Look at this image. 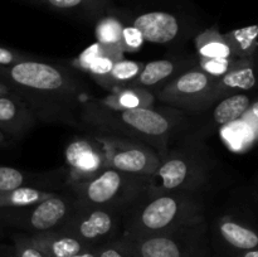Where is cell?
<instances>
[{
  "label": "cell",
  "mask_w": 258,
  "mask_h": 257,
  "mask_svg": "<svg viewBox=\"0 0 258 257\" xmlns=\"http://www.w3.org/2000/svg\"><path fill=\"white\" fill-rule=\"evenodd\" d=\"M0 81L29 106L38 121L81 127L88 88L76 68L27 58L0 67Z\"/></svg>",
  "instance_id": "cell-1"
},
{
  "label": "cell",
  "mask_w": 258,
  "mask_h": 257,
  "mask_svg": "<svg viewBox=\"0 0 258 257\" xmlns=\"http://www.w3.org/2000/svg\"><path fill=\"white\" fill-rule=\"evenodd\" d=\"M81 127L92 133L123 136L143 141L159 151L161 158L175 139L189 130L186 112L173 107L115 110L98 100H88L80 116Z\"/></svg>",
  "instance_id": "cell-2"
},
{
  "label": "cell",
  "mask_w": 258,
  "mask_h": 257,
  "mask_svg": "<svg viewBox=\"0 0 258 257\" xmlns=\"http://www.w3.org/2000/svg\"><path fill=\"white\" fill-rule=\"evenodd\" d=\"M206 221L201 193H146L123 216L122 237L154 236Z\"/></svg>",
  "instance_id": "cell-3"
},
{
  "label": "cell",
  "mask_w": 258,
  "mask_h": 257,
  "mask_svg": "<svg viewBox=\"0 0 258 257\" xmlns=\"http://www.w3.org/2000/svg\"><path fill=\"white\" fill-rule=\"evenodd\" d=\"M80 207L110 208L125 213L150 189L149 176L123 173L106 166L82 183L71 185Z\"/></svg>",
  "instance_id": "cell-4"
},
{
  "label": "cell",
  "mask_w": 258,
  "mask_h": 257,
  "mask_svg": "<svg viewBox=\"0 0 258 257\" xmlns=\"http://www.w3.org/2000/svg\"><path fill=\"white\" fill-rule=\"evenodd\" d=\"M121 238L134 257H211L207 221L166 233Z\"/></svg>",
  "instance_id": "cell-5"
},
{
  "label": "cell",
  "mask_w": 258,
  "mask_h": 257,
  "mask_svg": "<svg viewBox=\"0 0 258 257\" xmlns=\"http://www.w3.org/2000/svg\"><path fill=\"white\" fill-rule=\"evenodd\" d=\"M208 173L204 158L196 151L168 150L155 173L149 176V193H201L208 181Z\"/></svg>",
  "instance_id": "cell-6"
},
{
  "label": "cell",
  "mask_w": 258,
  "mask_h": 257,
  "mask_svg": "<svg viewBox=\"0 0 258 257\" xmlns=\"http://www.w3.org/2000/svg\"><path fill=\"white\" fill-rule=\"evenodd\" d=\"M78 208V202L70 186L47 199L12 212L0 213V218L33 234L55 232L62 228Z\"/></svg>",
  "instance_id": "cell-7"
},
{
  "label": "cell",
  "mask_w": 258,
  "mask_h": 257,
  "mask_svg": "<svg viewBox=\"0 0 258 257\" xmlns=\"http://www.w3.org/2000/svg\"><path fill=\"white\" fill-rule=\"evenodd\" d=\"M91 135L102 148L106 166L133 175L151 176L160 165L159 151L143 141L92 131Z\"/></svg>",
  "instance_id": "cell-8"
},
{
  "label": "cell",
  "mask_w": 258,
  "mask_h": 257,
  "mask_svg": "<svg viewBox=\"0 0 258 257\" xmlns=\"http://www.w3.org/2000/svg\"><path fill=\"white\" fill-rule=\"evenodd\" d=\"M216 81L217 77L209 76L199 66H194L166 83L155 98L169 107L198 115L211 107L209 98Z\"/></svg>",
  "instance_id": "cell-9"
},
{
  "label": "cell",
  "mask_w": 258,
  "mask_h": 257,
  "mask_svg": "<svg viewBox=\"0 0 258 257\" xmlns=\"http://www.w3.org/2000/svg\"><path fill=\"white\" fill-rule=\"evenodd\" d=\"M123 216V212L116 209L78 206L77 211L58 232L97 248L122 237Z\"/></svg>",
  "instance_id": "cell-10"
},
{
  "label": "cell",
  "mask_w": 258,
  "mask_h": 257,
  "mask_svg": "<svg viewBox=\"0 0 258 257\" xmlns=\"http://www.w3.org/2000/svg\"><path fill=\"white\" fill-rule=\"evenodd\" d=\"M67 186L82 183L106 168L102 148L92 135L76 136L64 149Z\"/></svg>",
  "instance_id": "cell-11"
},
{
  "label": "cell",
  "mask_w": 258,
  "mask_h": 257,
  "mask_svg": "<svg viewBox=\"0 0 258 257\" xmlns=\"http://www.w3.org/2000/svg\"><path fill=\"white\" fill-rule=\"evenodd\" d=\"M128 24L139 30L144 40L163 45L180 44L189 37L186 23L171 12L149 10L134 15Z\"/></svg>",
  "instance_id": "cell-12"
},
{
  "label": "cell",
  "mask_w": 258,
  "mask_h": 257,
  "mask_svg": "<svg viewBox=\"0 0 258 257\" xmlns=\"http://www.w3.org/2000/svg\"><path fill=\"white\" fill-rule=\"evenodd\" d=\"M194 66H198V59L193 58H186V59L164 58V59L151 60L144 65L143 70L140 71L133 85L139 86L155 96L166 83Z\"/></svg>",
  "instance_id": "cell-13"
},
{
  "label": "cell",
  "mask_w": 258,
  "mask_h": 257,
  "mask_svg": "<svg viewBox=\"0 0 258 257\" xmlns=\"http://www.w3.org/2000/svg\"><path fill=\"white\" fill-rule=\"evenodd\" d=\"M38 120L29 106L14 93L0 96V131L5 136L22 138L29 133Z\"/></svg>",
  "instance_id": "cell-14"
},
{
  "label": "cell",
  "mask_w": 258,
  "mask_h": 257,
  "mask_svg": "<svg viewBox=\"0 0 258 257\" xmlns=\"http://www.w3.org/2000/svg\"><path fill=\"white\" fill-rule=\"evenodd\" d=\"M248 58H236L231 70L222 77L217 78L212 91L209 105H213L219 98H224L233 91H248L257 82L252 60Z\"/></svg>",
  "instance_id": "cell-15"
},
{
  "label": "cell",
  "mask_w": 258,
  "mask_h": 257,
  "mask_svg": "<svg viewBox=\"0 0 258 257\" xmlns=\"http://www.w3.org/2000/svg\"><path fill=\"white\" fill-rule=\"evenodd\" d=\"M32 237L48 257H97L95 247L85 244L63 232H48L33 234Z\"/></svg>",
  "instance_id": "cell-16"
},
{
  "label": "cell",
  "mask_w": 258,
  "mask_h": 257,
  "mask_svg": "<svg viewBox=\"0 0 258 257\" xmlns=\"http://www.w3.org/2000/svg\"><path fill=\"white\" fill-rule=\"evenodd\" d=\"M48 9L78 18L96 19L111 13L113 4L111 0H30Z\"/></svg>",
  "instance_id": "cell-17"
},
{
  "label": "cell",
  "mask_w": 258,
  "mask_h": 257,
  "mask_svg": "<svg viewBox=\"0 0 258 257\" xmlns=\"http://www.w3.org/2000/svg\"><path fill=\"white\" fill-rule=\"evenodd\" d=\"M155 96L149 91L135 85H126L115 88L108 96L98 100L105 106L115 110H128V108H145L155 106Z\"/></svg>",
  "instance_id": "cell-18"
},
{
  "label": "cell",
  "mask_w": 258,
  "mask_h": 257,
  "mask_svg": "<svg viewBox=\"0 0 258 257\" xmlns=\"http://www.w3.org/2000/svg\"><path fill=\"white\" fill-rule=\"evenodd\" d=\"M217 233L227 246L239 252L258 248L257 232L231 218H222L218 221Z\"/></svg>",
  "instance_id": "cell-19"
},
{
  "label": "cell",
  "mask_w": 258,
  "mask_h": 257,
  "mask_svg": "<svg viewBox=\"0 0 258 257\" xmlns=\"http://www.w3.org/2000/svg\"><path fill=\"white\" fill-rule=\"evenodd\" d=\"M60 191L59 189H43L23 186L15 190L0 193V213L12 212L23 207L32 206Z\"/></svg>",
  "instance_id": "cell-20"
},
{
  "label": "cell",
  "mask_w": 258,
  "mask_h": 257,
  "mask_svg": "<svg viewBox=\"0 0 258 257\" xmlns=\"http://www.w3.org/2000/svg\"><path fill=\"white\" fill-rule=\"evenodd\" d=\"M194 40L198 58H233L223 34L216 27L199 32Z\"/></svg>",
  "instance_id": "cell-21"
},
{
  "label": "cell",
  "mask_w": 258,
  "mask_h": 257,
  "mask_svg": "<svg viewBox=\"0 0 258 257\" xmlns=\"http://www.w3.org/2000/svg\"><path fill=\"white\" fill-rule=\"evenodd\" d=\"M249 105L251 102L247 95L236 93V95L227 96L217 103L212 113V120L216 125L226 126L243 117L244 113L248 111Z\"/></svg>",
  "instance_id": "cell-22"
},
{
  "label": "cell",
  "mask_w": 258,
  "mask_h": 257,
  "mask_svg": "<svg viewBox=\"0 0 258 257\" xmlns=\"http://www.w3.org/2000/svg\"><path fill=\"white\" fill-rule=\"evenodd\" d=\"M143 67L144 63L126 59V58L123 57L121 58V59L116 60L112 70H111L105 77L98 80L97 83L101 87L110 91L118 87H122V86L131 85V83L136 80V77L139 76L140 71L143 70Z\"/></svg>",
  "instance_id": "cell-23"
},
{
  "label": "cell",
  "mask_w": 258,
  "mask_h": 257,
  "mask_svg": "<svg viewBox=\"0 0 258 257\" xmlns=\"http://www.w3.org/2000/svg\"><path fill=\"white\" fill-rule=\"evenodd\" d=\"M223 37L231 48L233 58L252 57L258 48V25L231 30Z\"/></svg>",
  "instance_id": "cell-24"
},
{
  "label": "cell",
  "mask_w": 258,
  "mask_h": 257,
  "mask_svg": "<svg viewBox=\"0 0 258 257\" xmlns=\"http://www.w3.org/2000/svg\"><path fill=\"white\" fill-rule=\"evenodd\" d=\"M123 27H125V23L118 15L112 14V13L103 15L96 22L95 33L97 42L103 45L120 48Z\"/></svg>",
  "instance_id": "cell-25"
},
{
  "label": "cell",
  "mask_w": 258,
  "mask_h": 257,
  "mask_svg": "<svg viewBox=\"0 0 258 257\" xmlns=\"http://www.w3.org/2000/svg\"><path fill=\"white\" fill-rule=\"evenodd\" d=\"M38 180L35 175L24 173L20 169L12 168V166H0V193L15 190L23 186L40 188L37 185Z\"/></svg>",
  "instance_id": "cell-26"
},
{
  "label": "cell",
  "mask_w": 258,
  "mask_h": 257,
  "mask_svg": "<svg viewBox=\"0 0 258 257\" xmlns=\"http://www.w3.org/2000/svg\"><path fill=\"white\" fill-rule=\"evenodd\" d=\"M224 128H226L223 131L224 138L227 143L233 148V150H243L248 148L256 138L254 130L246 121L237 120L224 126Z\"/></svg>",
  "instance_id": "cell-27"
},
{
  "label": "cell",
  "mask_w": 258,
  "mask_h": 257,
  "mask_svg": "<svg viewBox=\"0 0 258 257\" xmlns=\"http://www.w3.org/2000/svg\"><path fill=\"white\" fill-rule=\"evenodd\" d=\"M13 251L17 257H48L30 234L18 233L13 238Z\"/></svg>",
  "instance_id": "cell-28"
},
{
  "label": "cell",
  "mask_w": 258,
  "mask_h": 257,
  "mask_svg": "<svg viewBox=\"0 0 258 257\" xmlns=\"http://www.w3.org/2000/svg\"><path fill=\"white\" fill-rule=\"evenodd\" d=\"M236 58H199L198 66L213 77H222L231 70Z\"/></svg>",
  "instance_id": "cell-29"
},
{
  "label": "cell",
  "mask_w": 258,
  "mask_h": 257,
  "mask_svg": "<svg viewBox=\"0 0 258 257\" xmlns=\"http://www.w3.org/2000/svg\"><path fill=\"white\" fill-rule=\"evenodd\" d=\"M145 42L141 35V33L139 32L136 28H134L133 25L125 24L122 30V37H121L120 42V49L122 52H133V50H138L139 48L143 45V43Z\"/></svg>",
  "instance_id": "cell-30"
},
{
  "label": "cell",
  "mask_w": 258,
  "mask_h": 257,
  "mask_svg": "<svg viewBox=\"0 0 258 257\" xmlns=\"http://www.w3.org/2000/svg\"><path fill=\"white\" fill-rule=\"evenodd\" d=\"M96 252H97V257H134L122 238L97 247Z\"/></svg>",
  "instance_id": "cell-31"
},
{
  "label": "cell",
  "mask_w": 258,
  "mask_h": 257,
  "mask_svg": "<svg viewBox=\"0 0 258 257\" xmlns=\"http://www.w3.org/2000/svg\"><path fill=\"white\" fill-rule=\"evenodd\" d=\"M27 58L30 57L22 53L20 50L0 45V67H9V66L22 62V60L27 59Z\"/></svg>",
  "instance_id": "cell-32"
},
{
  "label": "cell",
  "mask_w": 258,
  "mask_h": 257,
  "mask_svg": "<svg viewBox=\"0 0 258 257\" xmlns=\"http://www.w3.org/2000/svg\"><path fill=\"white\" fill-rule=\"evenodd\" d=\"M247 113H249V116H252V117L256 120V122L258 123V101L257 102H254L253 105L248 108Z\"/></svg>",
  "instance_id": "cell-33"
},
{
  "label": "cell",
  "mask_w": 258,
  "mask_h": 257,
  "mask_svg": "<svg viewBox=\"0 0 258 257\" xmlns=\"http://www.w3.org/2000/svg\"><path fill=\"white\" fill-rule=\"evenodd\" d=\"M236 257H258V248L249 249V251L239 252Z\"/></svg>",
  "instance_id": "cell-34"
},
{
  "label": "cell",
  "mask_w": 258,
  "mask_h": 257,
  "mask_svg": "<svg viewBox=\"0 0 258 257\" xmlns=\"http://www.w3.org/2000/svg\"><path fill=\"white\" fill-rule=\"evenodd\" d=\"M9 93H12L10 88L8 87L5 83H3L2 81H0V96H2V95H9Z\"/></svg>",
  "instance_id": "cell-35"
},
{
  "label": "cell",
  "mask_w": 258,
  "mask_h": 257,
  "mask_svg": "<svg viewBox=\"0 0 258 257\" xmlns=\"http://www.w3.org/2000/svg\"><path fill=\"white\" fill-rule=\"evenodd\" d=\"M7 144V136L0 131V145H5Z\"/></svg>",
  "instance_id": "cell-36"
},
{
  "label": "cell",
  "mask_w": 258,
  "mask_h": 257,
  "mask_svg": "<svg viewBox=\"0 0 258 257\" xmlns=\"http://www.w3.org/2000/svg\"><path fill=\"white\" fill-rule=\"evenodd\" d=\"M5 257H17V256H15L14 251H13V249H12V252H10V253H9V254H8V256H5Z\"/></svg>",
  "instance_id": "cell-37"
}]
</instances>
